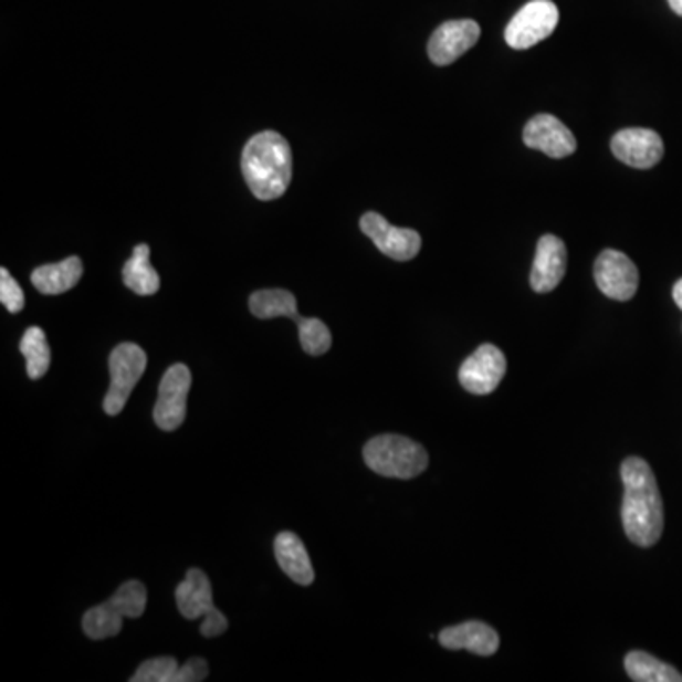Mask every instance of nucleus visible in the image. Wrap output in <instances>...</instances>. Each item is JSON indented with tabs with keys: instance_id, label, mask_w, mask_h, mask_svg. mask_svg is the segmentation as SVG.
<instances>
[{
	"instance_id": "obj_8",
	"label": "nucleus",
	"mask_w": 682,
	"mask_h": 682,
	"mask_svg": "<svg viewBox=\"0 0 682 682\" xmlns=\"http://www.w3.org/2000/svg\"><path fill=\"white\" fill-rule=\"evenodd\" d=\"M594 277L597 288L604 292L607 298L618 302L633 298L639 288L637 265L623 252L612 249H607L597 256Z\"/></svg>"
},
{
	"instance_id": "obj_17",
	"label": "nucleus",
	"mask_w": 682,
	"mask_h": 682,
	"mask_svg": "<svg viewBox=\"0 0 682 682\" xmlns=\"http://www.w3.org/2000/svg\"><path fill=\"white\" fill-rule=\"evenodd\" d=\"M82 275H84L82 260L78 256H71L57 264L40 265L31 275V281L36 291L46 296H55L78 285Z\"/></svg>"
},
{
	"instance_id": "obj_20",
	"label": "nucleus",
	"mask_w": 682,
	"mask_h": 682,
	"mask_svg": "<svg viewBox=\"0 0 682 682\" xmlns=\"http://www.w3.org/2000/svg\"><path fill=\"white\" fill-rule=\"evenodd\" d=\"M626 671L636 682H682V675L670 663L636 650L626 657Z\"/></svg>"
},
{
	"instance_id": "obj_24",
	"label": "nucleus",
	"mask_w": 682,
	"mask_h": 682,
	"mask_svg": "<svg viewBox=\"0 0 682 682\" xmlns=\"http://www.w3.org/2000/svg\"><path fill=\"white\" fill-rule=\"evenodd\" d=\"M300 344L307 355L321 357L332 347V334L321 318H300Z\"/></svg>"
},
{
	"instance_id": "obj_13",
	"label": "nucleus",
	"mask_w": 682,
	"mask_h": 682,
	"mask_svg": "<svg viewBox=\"0 0 682 682\" xmlns=\"http://www.w3.org/2000/svg\"><path fill=\"white\" fill-rule=\"evenodd\" d=\"M525 146L550 156L567 158L577 150V139L562 119L552 114H537L527 122L524 129Z\"/></svg>"
},
{
	"instance_id": "obj_29",
	"label": "nucleus",
	"mask_w": 682,
	"mask_h": 682,
	"mask_svg": "<svg viewBox=\"0 0 682 682\" xmlns=\"http://www.w3.org/2000/svg\"><path fill=\"white\" fill-rule=\"evenodd\" d=\"M668 2H670L671 10L682 18V0H668Z\"/></svg>"
},
{
	"instance_id": "obj_22",
	"label": "nucleus",
	"mask_w": 682,
	"mask_h": 682,
	"mask_svg": "<svg viewBox=\"0 0 682 682\" xmlns=\"http://www.w3.org/2000/svg\"><path fill=\"white\" fill-rule=\"evenodd\" d=\"M122 623H124V617H119L111 605L103 604L87 610L82 620V628L93 641H103L108 637L118 636Z\"/></svg>"
},
{
	"instance_id": "obj_4",
	"label": "nucleus",
	"mask_w": 682,
	"mask_h": 682,
	"mask_svg": "<svg viewBox=\"0 0 682 682\" xmlns=\"http://www.w3.org/2000/svg\"><path fill=\"white\" fill-rule=\"evenodd\" d=\"M175 599L182 617L188 620L203 618L199 630L207 639L222 636L228 630V618L214 607L211 580L203 570L188 569L185 580L175 591Z\"/></svg>"
},
{
	"instance_id": "obj_10",
	"label": "nucleus",
	"mask_w": 682,
	"mask_h": 682,
	"mask_svg": "<svg viewBox=\"0 0 682 682\" xmlns=\"http://www.w3.org/2000/svg\"><path fill=\"white\" fill-rule=\"evenodd\" d=\"M506 374V358L495 345H480L459 370V381L472 395H490Z\"/></svg>"
},
{
	"instance_id": "obj_25",
	"label": "nucleus",
	"mask_w": 682,
	"mask_h": 682,
	"mask_svg": "<svg viewBox=\"0 0 682 682\" xmlns=\"http://www.w3.org/2000/svg\"><path fill=\"white\" fill-rule=\"evenodd\" d=\"M179 662L175 658H153L140 663L132 682H172L179 671Z\"/></svg>"
},
{
	"instance_id": "obj_21",
	"label": "nucleus",
	"mask_w": 682,
	"mask_h": 682,
	"mask_svg": "<svg viewBox=\"0 0 682 682\" xmlns=\"http://www.w3.org/2000/svg\"><path fill=\"white\" fill-rule=\"evenodd\" d=\"M20 352L27 360V376L31 379L44 378L50 363H52V353L48 345L46 334L39 326L27 328L23 338H21Z\"/></svg>"
},
{
	"instance_id": "obj_27",
	"label": "nucleus",
	"mask_w": 682,
	"mask_h": 682,
	"mask_svg": "<svg viewBox=\"0 0 682 682\" xmlns=\"http://www.w3.org/2000/svg\"><path fill=\"white\" fill-rule=\"evenodd\" d=\"M207 673H209V668H207L206 660L192 658V660H188L185 665H180L177 675H175V681L172 682L206 681Z\"/></svg>"
},
{
	"instance_id": "obj_11",
	"label": "nucleus",
	"mask_w": 682,
	"mask_h": 682,
	"mask_svg": "<svg viewBox=\"0 0 682 682\" xmlns=\"http://www.w3.org/2000/svg\"><path fill=\"white\" fill-rule=\"evenodd\" d=\"M480 25L474 20L445 21L429 40V57L438 66L451 65L480 40Z\"/></svg>"
},
{
	"instance_id": "obj_5",
	"label": "nucleus",
	"mask_w": 682,
	"mask_h": 682,
	"mask_svg": "<svg viewBox=\"0 0 682 682\" xmlns=\"http://www.w3.org/2000/svg\"><path fill=\"white\" fill-rule=\"evenodd\" d=\"M148 357L145 349L137 344L126 342L114 347L108 358L111 368V387L106 391L103 400V410L106 416H118L126 408L127 400L132 397L135 385L145 374Z\"/></svg>"
},
{
	"instance_id": "obj_3",
	"label": "nucleus",
	"mask_w": 682,
	"mask_h": 682,
	"mask_svg": "<svg viewBox=\"0 0 682 682\" xmlns=\"http://www.w3.org/2000/svg\"><path fill=\"white\" fill-rule=\"evenodd\" d=\"M363 458L370 471L398 480H411L429 466V453L423 445L398 434L371 438L363 450Z\"/></svg>"
},
{
	"instance_id": "obj_2",
	"label": "nucleus",
	"mask_w": 682,
	"mask_h": 682,
	"mask_svg": "<svg viewBox=\"0 0 682 682\" xmlns=\"http://www.w3.org/2000/svg\"><path fill=\"white\" fill-rule=\"evenodd\" d=\"M241 171L256 198H281L292 179V153L285 137L275 132L254 135L241 156Z\"/></svg>"
},
{
	"instance_id": "obj_26",
	"label": "nucleus",
	"mask_w": 682,
	"mask_h": 682,
	"mask_svg": "<svg viewBox=\"0 0 682 682\" xmlns=\"http://www.w3.org/2000/svg\"><path fill=\"white\" fill-rule=\"evenodd\" d=\"M0 302L10 313H20L25 307V294L7 267L0 270Z\"/></svg>"
},
{
	"instance_id": "obj_18",
	"label": "nucleus",
	"mask_w": 682,
	"mask_h": 682,
	"mask_svg": "<svg viewBox=\"0 0 682 682\" xmlns=\"http://www.w3.org/2000/svg\"><path fill=\"white\" fill-rule=\"evenodd\" d=\"M124 283L129 291L139 296H153L159 291L161 281L153 264H150V246L137 245L133 251L132 259L124 265Z\"/></svg>"
},
{
	"instance_id": "obj_1",
	"label": "nucleus",
	"mask_w": 682,
	"mask_h": 682,
	"mask_svg": "<svg viewBox=\"0 0 682 682\" xmlns=\"http://www.w3.org/2000/svg\"><path fill=\"white\" fill-rule=\"evenodd\" d=\"M622 524L626 535L637 546H654L663 533V501L657 476L641 458L622 463Z\"/></svg>"
},
{
	"instance_id": "obj_28",
	"label": "nucleus",
	"mask_w": 682,
	"mask_h": 682,
	"mask_svg": "<svg viewBox=\"0 0 682 682\" xmlns=\"http://www.w3.org/2000/svg\"><path fill=\"white\" fill-rule=\"evenodd\" d=\"M673 300H675V304L681 307L682 312V279L676 281V285L673 286Z\"/></svg>"
},
{
	"instance_id": "obj_14",
	"label": "nucleus",
	"mask_w": 682,
	"mask_h": 682,
	"mask_svg": "<svg viewBox=\"0 0 682 682\" xmlns=\"http://www.w3.org/2000/svg\"><path fill=\"white\" fill-rule=\"evenodd\" d=\"M567 272V246L556 235L538 239L537 252L531 267V288L538 294L552 292L564 281Z\"/></svg>"
},
{
	"instance_id": "obj_15",
	"label": "nucleus",
	"mask_w": 682,
	"mask_h": 682,
	"mask_svg": "<svg viewBox=\"0 0 682 682\" xmlns=\"http://www.w3.org/2000/svg\"><path fill=\"white\" fill-rule=\"evenodd\" d=\"M438 641L444 649L469 650L478 657H493L499 650V644H501L497 631L493 630L487 623L478 622V620L445 628L438 636Z\"/></svg>"
},
{
	"instance_id": "obj_19",
	"label": "nucleus",
	"mask_w": 682,
	"mask_h": 682,
	"mask_svg": "<svg viewBox=\"0 0 682 682\" xmlns=\"http://www.w3.org/2000/svg\"><path fill=\"white\" fill-rule=\"evenodd\" d=\"M249 307H251L252 315L259 318L288 317L294 318L296 323L302 318L296 296L283 288L254 292L249 298Z\"/></svg>"
},
{
	"instance_id": "obj_7",
	"label": "nucleus",
	"mask_w": 682,
	"mask_h": 682,
	"mask_svg": "<svg viewBox=\"0 0 682 682\" xmlns=\"http://www.w3.org/2000/svg\"><path fill=\"white\" fill-rule=\"evenodd\" d=\"M192 387V371L186 365H172L159 381L154 421L161 431H177L186 419V400Z\"/></svg>"
},
{
	"instance_id": "obj_23",
	"label": "nucleus",
	"mask_w": 682,
	"mask_h": 682,
	"mask_svg": "<svg viewBox=\"0 0 682 682\" xmlns=\"http://www.w3.org/2000/svg\"><path fill=\"white\" fill-rule=\"evenodd\" d=\"M146 599L148 596H146L145 584H140L139 580H129V583L122 584L118 591L106 604L111 605L119 617L139 618L145 615Z\"/></svg>"
},
{
	"instance_id": "obj_6",
	"label": "nucleus",
	"mask_w": 682,
	"mask_h": 682,
	"mask_svg": "<svg viewBox=\"0 0 682 682\" xmlns=\"http://www.w3.org/2000/svg\"><path fill=\"white\" fill-rule=\"evenodd\" d=\"M559 23V10L552 0H531L512 18L504 40L514 50H529L548 39Z\"/></svg>"
},
{
	"instance_id": "obj_16",
	"label": "nucleus",
	"mask_w": 682,
	"mask_h": 682,
	"mask_svg": "<svg viewBox=\"0 0 682 682\" xmlns=\"http://www.w3.org/2000/svg\"><path fill=\"white\" fill-rule=\"evenodd\" d=\"M275 550V559L279 567L283 569L286 577L300 584V586H309L315 580V570H313L312 559L305 550L304 543L298 535H294L291 531L279 533L273 544Z\"/></svg>"
},
{
	"instance_id": "obj_12",
	"label": "nucleus",
	"mask_w": 682,
	"mask_h": 682,
	"mask_svg": "<svg viewBox=\"0 0 682 682\" xmlns=\"http://www.w3.org/2000/svg\"><path fill=\"white\" fill-rule=\"evenodd\" d=\"M612 154L626 166L650 169L663 158V140L657 132L630 127L618 132L610 140Z\"/></svg>"
},
{
	"instance_id": "obj_9",
	"label": "nucleus",
	"mask_w": 682,
	"mask_h": 682,
	"mask_svg": "<svg viewBox=\"0 0 682 682\" xmlns=\"http://www.w3.org/2000/svg\"><path fill=\"white\" fill-rule=\"evenodd\" d=\"M360 230L374 241V245L378 246L385 256L398 262L416 259L421 251V235L416 230L397 228L378 212H366L360 219Z\"/></svg>"
}]
</instances>
